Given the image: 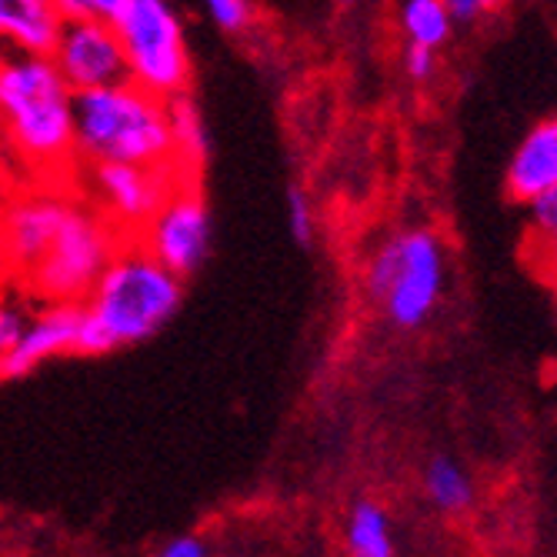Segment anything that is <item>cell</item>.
<instances>
[{
  "label": "cell",
  "mask_w": 557,
  "mask_h": 557,
  "mask_svg": "<svg viewBox=\"0 0 557 557\" xmlns=\"http://www.w3.org/2000/svg\"><path fill=\"white\" fill-rule=\"evenodd\" d=\"M74 87L50 54H8L0 64V140L4 158L34 181L74 184L81 161L74 144Z\"/></svg>",
  "instance_id": "1"
},
{
  "label": "cell",
  "mask_w": 557,
  "mask_h": 557,
  "mask_svg": "<svg viewBox=\"0 0 557 557\" xmlns=\"http://www.w3.org/2000/svg\"><path fill=\"white\" fill-rule=\"evenodd\" d=\"M74 144L81 164H177L168 100L134 81L77 94Z\"/></svg>",
  "instance_id": "2"
},
{
  "label": "cell",
  "mask_w": 557,
  "mask_h": 557,
  "mask_svg": "<svg viewBox=\"0 0 557 557\" xmlns=\"http://www.w3.org/2000/svg\"><path fill=\"white\" fill-rule=\"evenodd\" d=\"M184 277L161 264L140 237L127 234L90 287L84 308L108 327L117 347L154 337L181 308Z\"/></svg>",
  "instance_id": "3"
},
{
  "label": "cell",
  "mask_w": 557,
  "mask_h": 557,
  "mask_svg": "<svg viewBox=\"0 0 557 557\" xmlns=\"http://www.w3.org/2000/svg\"><path fill=\"white\" fill-rule=\"evenodd\" d=\"M364 287L394 327H424L447 287L444 240L431 227H404L387 234L364 264Z\"/></svg>",
  "instance_id": "4"
},
{
  "label": "cell",
  "mask_w": 557,
  "mask_h": 557,
  "mask_svg": "<svg viewBox=\"0 0 557 557\" xmlns=\"http://www.w3.org/2000/svg\"><path fill=\"white\" fill-rule=\"evenodd\" d=\"M124 237L127 234H121L84 194H77L54 244L17 284L27 297L44 304H84Z\"/></svg>",
  "instance_id": "5"
},
{
  "label": "cell",
  "mask_w": 557,
  "mask_h": 557,
  "mask_svg": "<svg viewBox=\"0 0 557 557\" xmlns=\"http://www.w3.org/2000/svg\"><path fill=\"white\" fill-rule=\"evenodd\" d=\"M114 27L124 47L127 81L164 100L190 94L194 61L174 0H127Z\"/></svg>",
  "instance_id": "6"
},
{
  "label": "cell",
  "mask_w": 557,
  "mask_h": 557,
  "mask_svg": "<svg viewBox=\"0 0 557 557\" xmlns=\"http://www.w3.org/2000/svg\"><path fill=\"white\" fill-rule=\"evenodd\" d=\"M194 177L177 164L150 168V164H84L74 187L104 214L121 234H137L164 197L184 181Z\"/></svg>",
  "instance_id": "7"
},
{
  "label": "cell",
  "mask_w": 557,
  "mask_h": 557,
  "mask_svg": "<svg viewBox=\"0 0 557 557\" xmlns=\"http://www.w3.org/2000/svg\"><path fill=\"white\" fill-rule=\"evenodd\" d=\"M74 184H47L34 181V187L11 194L0 205V261L21 281L54 244L67 211L77 200Z\"/></svg>",
  "instance_id": "8"
},
{
  "label": "cell",
  "mask_w": 557,
  "mask_h": 557,
  "mask_svg": "<svg viewBox=\"0 0 557 557\" xmlns=\"http://www.w3.org/2000/svg\"><path fill=\"white\" fill-rule=\"evenodd\" d=\"M211 211L200 181L184 177L134 237L177 277H190L211 255Z\"/></svg>",
  "instance_id": "9"
},
{
  "label": "cell",
  "mask_w": 557,
  "mask_h": 557,
  "mask_svg": "<svg viewBox=\"0 0 557 557\" xmlns=\"http://www.w3.org/2000/svg\"><path fill=\"white\" fill-rule=\"evenodd\" d=\"M50 61H54L61 77L74 87V94L127 81L124 47L114 24L64 21L58 44L50 50Z\"/></svg>",
  "instance_id": "10"
},
{
  "label": "cell",
  "mask_w": 557,
  "mask_h": 557,
  "mask_svg": "<svg viewBox=\"0 0 557 557\" xmlns=\"http://www.w3.org/2000/svg\"><path fill=\"white\" fill-rule=\"evenodd\" d=\"M81 321L84 304H44L37 314L27 318L21 341L8 354H0V381H17L50 358L77 354Z\"/></svg>",
  "instance_id": "11"
},
{
  "label": "cell",
  "mask_w": 557,
  "mask_h": 557,
  "mask_svg": "<svg viewBox=\"0 0 557 557\" xmlns=\"http://www.w3.org/2000/svg\"><path fill=\"white\" fill-rule=\"evenodd\" d=\"M64 17L54 0H0V58L50 54Z\"/></svg>",
  "instance_id": "12"
},
{
  "label": "cell",
  "mask_w": 557,
  "mask_h": 557,
  "mask_svg": "<svg viewBox=\"0 0 557 557\" xmlns=\"http://www.w3.org/2000/svg\"><path fill=\"white\" fill-rule=\"evenodd\" d=\"M504 184H508V194L518 205H528L537 194L557 187V117H544L524 134Z\"/></svg>",
  "instance_id": "13"
},
{
  "label": "cell",
  "mask_w": 557,
  "mask_h": 557,
  "mask_svg": "<svg viewBox=\"0 0 557 557\" xmlns=\"http://www.w3.org/2000/svg\"><path fill=\"white\" fill-rule=\"evenodd\" d=\"M424 494L431 500V508L441 511L444 518H461L465 511L474 508L478 487H474L471 471L458 458L437 454L434 461H428V471H424Z\"/></svg>",
  "instance_id": "14"
},
{
  "label": "cell",
  "mask_w": 557,
  "mask_h": 557,
  "mask_svg": "<svg viewBox=\"0 0 557 557\" xmlns=\"http://www.w3.org/2000/svg\"><path fill=\"white\" fill-rule=\"evenodd\" d=\"M524 258L544 281L557 274V187L528 200Z\"/></svg>",
  "instance_id": "15"
},
{
  "label": "cell",
  "mask_w": 557,
  "mask_h": 557,
  "mask_svg": "<svg viewBox=\"0 0 557 557\" xmlns=\"http://www.w3.org/2000/svg\"><path fill=\"white\" fill-rule=\"evenodd\" d=\"M168 121H171V140H174L177 168L200 177V168H205V161H208L211 144H208L205 117H200L190 94H181V97L168 100Z\"/></svg>",
  "instance_id": "16"
},
{
  "label": "cell",
  "mask_w": 557,
  "mask_h": 557,
  "mask_svg": "<svg viewBox=\"0 0 557 557\" xmlns=\"http://www.w3.org/2000/svg\"><path fill=\"white\" fill-rule=\"evenodd\" d=\"M344 547L354 557H391L397 550L391 518L377 500H358L347 511Z\"/></svg>",
  "instance_id": "17"
},
{
  "label": "cell",
  "mask_w": 557,
  "mask_h": 557,
  "mask_svg": "<svg viewBox=\"0 0 557 557\" xmlns=\"http://www.w3.org/2000/svg\"><path fill=\"white\" fill-rule=\"evenodd\" d=\"M397 24L408 44L421 47H444L454 34V14L444 0H400L397 4Z\"/></svg>",
  "instance_id": "18"
},
{
  "label": "cell",
  "mask_w": 557,
  "mask_h": 557,
  "mask_svg": "<svg viewBox=\"0 0 557 557\" xmlns=\"http://www.w3.org/2000/svg\"><path fill=\"white\" fill-rule=\"evenodd\" d=\"M287 231H290V237L300 247H311L314 244L318 221H314V208H311L308 194H304L300 187H290L287 190Z\"/></svg>",
  "instance_id": "19"
},
{
  "label": "cell",
  "mask_w": 557,
  "mask_h": 557,
  "mask_svg": "<svg viewBox=\"0 0 557 557\" xmlns=\"http://www.w3.org/2000/svg\"><path fill=\"white\" fill-rule=\"evenodd\" d=\"M64 21H100L114 24L121 11L127 8V0H54Z\"/></svg>",
  "instance_id": "20"
},
{
  "label": "cell",
  "mask_w": 557,
  "mask_h": 557,
  "mask_svg": "<svg viewBox=\"0 0 557 557\" xmlns=\"http://www.w3.org/2000/svg\"><path fill=\"white\" fill-rule=\"evenodd\" d=\"M200 4H205L214 27H221L224 34L247 30L250 17H255V4H250V0H200Z\"/></svg>",
  "instance_id": "21"
},
{
  "label": "cell",
  "mask_w": 557,
  "mask_h": 557,
  "mask_svg": "<svg viewBox=\"0 0 557 557\" xmlns=\"http://www.w3.org/2000/svg\"><path fill=\"white\" fill-rule=\"evenodd\" d=\"M111 350H117L114 337L84 308V321H81V334H77V354L81 358H100V354H111Z\"/></svg>",
  "instance_id": "22"
},
{
  "label": "cell",
  "mask_w": 557,
  "mask_h": 557,
  "mask_svg": "<svg viewBox=\"0 0 557 557\" xmlns=\"http://www.w3.org/2000/svg\"><path fill=\"white\" fill-rule=\"evenodd\" d=\"M27 318L30 314L21 308V304H14V297L0 300V354H8L21 341V334L27 327Z\"/></svg>",
  "instance_id": "23"
},
{
  "label": "cell",
  "mask_w": 557,
  "mask_h": 557,
  "mask_svg": "<svg viewBox=\"0 0 557 557\" xmlns=\"http://www.w3.org/2000/svg\"><path fill=\"white\" fill-rule=\"evenodd\" d=\"M404 74H408L414 84H428L437 71V50L434 47H421V44H408L404 50Z\"/></svg>",
  "instance_id": "24"
},
{
  "label": "cell",
  "mask_w": 557,
  "mask_h": 557,
  "mask_svg": "<svg viewBox=\"0 0 557 557\" xmlns=\"http://www.w3.org/2000/svg\"><path fill=\"white\" fill-rule=\"evenodd\" d=\"M447 11L454 14V21L461 24H474L487 14H494L500 8V0H444Z\"/></svg>",
  "instance_id": "25"
},
{
  "label": "cell",
  "mask_w": 557,
  "mask_h": 557,
  "mask_svg": "<svg viewBox=\"0 0 557 557\" xmlns=\"http://www.w3.org/2000/svg\"><path fill=\"white\" fill-rule=\"evenodd\" d=\"M164 557H205L208 554V544L200 541L197 534H177L171 537L164 547H161Z\"/></svg>",
  "instance_id": "26"
},
{
  "label": "cell",
  "mask_w": 557,
  "mask_h": 557,
  "mask_svg": "<svg viewBox=\"0 0 557 557\" xmlns=\"http://www.w3.org/2000/svg\"><path fill=\"white\" fill-rule=\"evenodd\" d=\"M14 284H17V277H14V271L0 261V300H8L11 297V290H14Z\"/></svg>",
  "instance_id": "27"
},
{
  "label": "cell",
  "mask_w": 557,
  "mask_h": 557,
  "mask_svg": "<svg viewBox=\"0 0 557 557\" xmlns=\"http://www.w3.org/2000/svg\"><path fill=\"white\" fill-rule=\"evenodd\" d=\"M331 4H337V8H344V11H350L354 4H358V0H331Z\"/></svg>",
  "instance_id": "28"
},
{
  "label": "cell",
  "mask_w": 557,
  "mask_h": 557,
  "mask_svg": "<svg viewBox=\"0 0 557 557\" xmlns=\"http://www.w3.org/2000/svg\"><path fill=\"white\" fill-rule=\"evenodd\" d=\"M547 284H550V294H554V308H557V274H554V277H547Z\"/></svg>",
  "instance_id": "29"
},
{
  "label": "cell",
  "mask_w": 557,
  "mask_h": 557,
  "mask_svg": "<svg viewBox=\"0 0 557 557\" xmlns=\"http://www.w3.org/2000/svg\"><path fill=\"white\" fill-rule=\"evenodd\" d=\"M0 161H4V140H0Z\"/></svg>",
  "instance_id": "30"
},
{
  "label": "cell",
  "mask_w": 557,
  "mask_h": 557,
  "mask_svg": "<svg viewBox=\"0 0 557 557\" xmlns=\"http://www.w3.org/2000/svg\"><path fill=\"white\" fill-rule=\"evenodd\" d=\"M0 64H4V58H0Z\"/></svg>",
  "instance_id": "31"
}]
</instances>
